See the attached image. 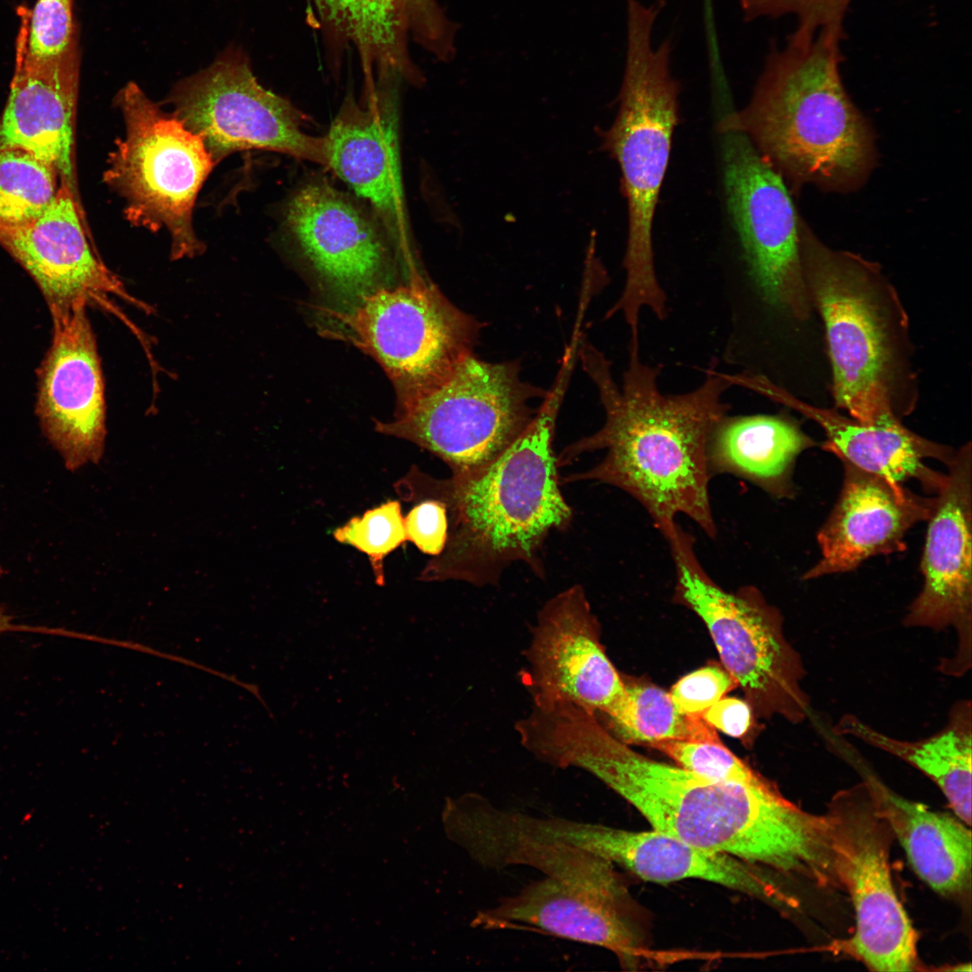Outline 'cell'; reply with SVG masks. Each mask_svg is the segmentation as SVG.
I'll list each match as a JSON object with an SVG mask.
<instances>
[{"instance_id": "44dd1931", "label": "cell", "mask_w": 972, "mask_h": 972, "mask_svg": "<svg viewBox=\"0 0 972 972\" xmlns=\"http://www.w3.org/2000/svg\"><path fill=\"white\" fill-rule=\"evenodd\" d=\"M841 462L842 490L818 531L821 556L803 574L805 580L849 572L870 557L904 551L907 532L926 521L932 508L933 497Z\"/></svg>"}, {"instance_id": "ba28073f", "label": "cell", "mask_w": 972, "mask_h": 972, "mask_svg": "<svg viewBox=\"0 0 972 972\" xmlns=\"http://www.w3.org/2000/svg\"><path fill=\"white\" fill-rule=\"evenodd\" d=\"M542 390L524 382L516 362L491 363L472 354L440 382L398 403L376 431L410 441L440 458L452 475L496 459L527 428Z\"/></svg>"}, {"instance_id": "60d3db41", "label": "cell", "mask_w": 972, "mask_h": 972, "mask_svg": "<svg viewBox=\"0 0 972 972\" xmlns=\"http://www.w3.org/2000/svg\"><path fill=\"white\" fill-rule=\"evenodd\" d=\"M3 573H4V569H3V568H2V566L0 565V577H1L2 575H3Z\"/></svg>"}, {"instance_id": "484cf974", "label": "cell", "mask_w": 972, "mask_h": 972, "mask_svg": "<svg viewBox=\"0 0 972 972\" xmlns=\"http://www.w3.org/2000/svg\"><path fill=\"white\" fill-rule=\"evenodd\" d=\"M916 875L936 893L966 899L971 890V831L947 813L896 794L880 780H864Z\"/></svg>"}, {"instance_id": "4fadbf2b", "label": "cell", "mask_w": 972, "mask_h": 972, "mask_svg": "<svg viewBox=\"0 0 972 972\" xmlns=\"http://www.w3.org/2000/svg\"><path fill=\"white\" fill-rule=\"evenodd\" d=\"M164 104L202 140L215 165L234 152L266 149L326 166L324 137L307 134L298 111L264 88L238 50L181 80Z\"/></svg>"}, {"instance_id": "d6986e66", "label": "cell", "mask_w": 972, "mask_h": 972, "mask_svg": "<svg viewBox=\"0 0 972 972\" xmlns=\"http://www.w3.org/2000/svg\"><path fill=\"white\" fill-rule=\"evenodd\" d=\"M471 925L530 930L602 947L626 966L634 965L647 947L644 916L630 892H589L547 877L477 912Z\"/></svg>"}, {"instance_id": "f1b7e54d", "label": "cell", "mask_w": 972, "mask_h": 972, "mask_svg": "<svg viewBox=\"0 0 972 972\" xmlns=\"http://www.w3.org/2000/svg\"><path fill=\"white\" fill-rule=\"evenodd\" d=\"M325 23L352 41L364 61L383 72L413 76L417 70L405 46V30L392 0H312Z\"/></svg>"}, {"instance_id": "836d02e7", "label": "cell", "mask_w": 972, "mask_h": 972, "mask_svg": "<svg viewBox=\"0 0 972 972\" xmlns=\"http://www.w3.org/2000/svg\"><path fill=\"white\" fill-rule=\"evenodd\" d=\"M854 0H741L744 20L793 15L796 29L816 32L830 30L845 34L844 21Z\"/></svg>"}, {"instance_id": "83f0119b", "label": "cell", "mask_w": 972, "mask_h": 972, "mask_svg": "<svg viewBox=\"0 0 972 972\" xmlns=\"http://www.w3.org/2000/svg\"><path fill=\"white\" fill-rule=\"evenodd\" d=\"M839 733L849 734L911 764L941 790L958 819L971 824L972 727L969 701L954 706L947 724L920 741H903L885 735L857 717L845 716Z\"/></svg>"}, {"instance_id": "e575fe53", "label": "cell", "mask_w": 972, "mask_h": 972, "mask_svg": "<svg viewBox=\"0 0 972 972\" xmlns=\"http://www.w3.org/2000/svg\"><path fill=\"white\" fill-rule=\"evenodd\" d=\"M405 32L438 60L456 54L457 27L436 0H392Z\"/></svg>"}, {"instance_id": "ac0fdd59", "label": "cell", "mask_w": 972, "mask_h": 972, "mask_svg": "<svg viewBox=\"0 0 972 972\" xmlns=\"http://www.w3.org/2000/svg\"><path fill=\"white\" fill-rule=\"evenodd\" d=\"M447 838L482 868L526 866L577 889L608 895L628 890L609 860L558 840L529 832L476 792L448 797L442 811Z\"/></svg>"}, {"instance_id": "277c9868", "label": "cell", "mask_w": 972, "mask_h": 972, "mask_svg": "<svg viewBox=\"0 0 972 972\" xmlns=\"http://www.w3.org/2000/svg\"><path fill=\"white\" fill-rule=\"evenodd\" d=\"M845 36L795 29L770 51L749 104L723 116L718 130L745 135L791 184L836 193L860 187L877 151L871 126L841 76Z\"/></svg>"}, {"instance_id": "4316f807", "label": "cell", "mask_w": 972, "mask_h": 972, "mask_svg": "<svg viewBox=\"0 0 972 972\" xmlns=\"http://www.w3.org/2000/svg\"><path fill=\"white\" fill-rule=\"evenodd\" d=\"M816 443L786 415L729 416L716 425L708 444L710 472L750 482L776 499L792 498L797 457Z\"/></svg>"}, {"instance_id": "7a4b0ae2", "label": "cell", "mask_w": 972, "mask_h": 972, "mask_svg": "<svg viewBox=\"0 0 972 972\" xmlns=\"http://www.w3.org/2000/svg\"><path fill=\"white\" fill-rule=\"evenodd\" d=\"M584 369L594 382L605 412L603 426L567 446L557 465L605 450L604 458L563 482L592 481L616 487L639 502L664 536L684 515L710 538L717 527L709 482L708 444L713 429L728 414L724 400L733 387L711 366L692 391L665 394L658 384L662 365L644 362L640 345H628L627 368L618 387L611 363L590 344L579 346Z\"/></svg>"}, {"instance_id": "ab89813d", "label": "cell", "mask_w": 972, "mask_h": 972, "mask_svg": "<svg viewBox=\"0 0 972 972\" xmlns=\"http://www.w3.org/2000/svg\"><path fill=\"white\" fill-rule=\"evenodd\" d=\"M8 632H32L63 635L65 630L62 628L57 629L15 624L14 623L13 616L6 611L5 608L0 605V634Z\"/></svg>"}, {"instance_id": "e0dca14e", "label": "cell", "mask_w": 972, "mask_h": 972, "mask_svg": "<svg viewBox=\"0 0 972 972\" xmlns=\"http://www.w3.org/2000/svg\"><path fill=\"white\" fill-rule=\"evenodd\" d=\"M86 309L50 313L52 339L37 371L35 413L70 472L97 464L106 436L104 381Z\"/></svg>"}, {"instance_id": "1f68e13d", "label": "cell", "mask_w": 972, "mask_h": 972, "mask_svg": "<svg viewBox=\"0 0 972 972\" xmlns=\"http://www.w3.org/2000/svg\"><path fill=\"white\" fill-rule=\"evenodd\" d=\"M333 537L366 554L375 582L383 585L384 558L407 541L400 501L387 500L352 518L333 531Z\"/></svg>"}, {"instance_id": "8fae6325", "label": "cell", "mask_w": 972, "mask_h": 972, "mask_svg": "<svg viewBox=\"0 0 972 972\" xmlns=\"http://www.w3.org/2000/svg\"><path fill=\"white\" fill-rule=\"evenodd\" d=\"M825 814L836 877L855 914L854 934L842 950L872 971L921 970L918 935L891 875L895 836L867 783L834 794Z\"/></svg>"}, {"instance_id": "d6a6232c", "label": "cell", "mask_w": 972, "mask_h": 972, "mask_svg": "<svg viewBox=\"0 0 972 972\" xmlns=\"http://www.w3.org/2000/svg\"><path fill=\"white\" fill-rule=\"evenodd\" d=\"M652 747L668 755L678 766L710 779L754 787L770 784L721 742L664 741Z\"/></svg>"}, {"instance_id": "d590c367", "label": "cell", "mask_w": 972, "mask_h": 972, "mask_svg": "<svg viewBox=\"0 0 972 972\" xmlns=\"http://www.w3.org/2000/svg\"><path fill=\"white\" fill-rule=\"evenodd\" d=\"M76 41L72 0H37L27 13V50L36 58L65 53Z\"/></svg>"}, {"instance_id": "8d00e7d4", "label": "cell", "mask_w": 972, "mask_h": 972, "mask_svg": "<svg viewBox=\"0 0 972 972\" xmlns=\"http://www.w3.org/2000/svg\"><path fill=\"white\" fill-rule=\"evenodd\" d=\"M736 684L726 670L706 666L681 678L670 695L680 712L701 716Z\"/></svg>"}, {"instance_id": "ffe728a7", "label": "cell", "mask_w": 972, "mask_h": 972, "mask_svg": "<svg viewBox=\"0 0 972 972\" xmlns=\"http://www.w3.org/2000/svg\"><path fill=\"white\" fill-rule=\"evenodd\" d=\"M14 73L0 121V148L29 151L52 166L77 196L74 164L79 82L76 41L63 54L36 58L27 50V13L20 8Z\"/></svg>"}, {"instance_id": "9c48e42d", "label": "cell", "mask_w": 972, "mask_h": 972, "mask_svg": "<svg viewBox=\"0 0 972 972\" xmlns=\"http://www.w3.org/2000/svg\"><path fill=\"white\" fill-rule=\"evenodd\" d=\"M125 137L111 153L104 181L122 196L124 215L137 227L163 228L171 238V259L193 258L204 244L193 228L198 193L215 166L202 140L172 113H166L130 82L115 96Z\"/></svg>"}, {"instance_id": "74e56055", "label": "cell", "mask_w": 972, "mask_h": 972, "mask_svg": "<svg viewBox=\"0 0 972 972\" xmlns=\"http://www.w3.org/2000/svg\"><path fill=\"white\" fill-rule=\"evenodd\" d=\"M407 541L421 553L440 554L448 537V513L446 505L435 499L419 500L404 518Z\"/></svg>"}, {"instance_id": "4dcf8cb0", "label": "cell", "mask_w": 972, "mask_h": 972, "mask_svg": "<svg viewBox=\"0 0 972 972\" xmlns=\"http://www.w3.org/2000/svg\"><path fill=\"white\" fill-rule=\"evenodd\" d=\"M61 184L56 169L32 153L0 148V228H17L39 217Z\"/></svg>"}, {"instance_id": "7402d4cb", "label": "cell", "mask_w": 972, "mask_h": 972, "mask_svg": "<svg viewBox=\"0 0 972 972\" xmlns=\"http://www.w3.org/2000/svg\"><path fill=\"white\" fill-rule=\"evenodd\" d=\"M284 223L311 266L341 295L357 300L374 289L385 271L387 250L375 225L324 182L297 191Z\"/></svg>"}, {"instance_id": "9a60e30c", "label": "cell", "mask_w": 972, "mask_h": 972, "mask_svg": "<svg viewBox=\"0 0 972 972\" xmlns=\"http://www.w3.org/2000/svg\"><path fill=\"white\" fill-rule=\"evenodd\" d=\"M933 497L921 559L922 586L904 618L908 627H953L958 646L941 670L952 675L971 665L972 453L968 442L946 465Z\"/></svg>"}, {"instance_id": "3957f363", "label": "cell", "mask_w": 972, "mask_h": 972, "mask_svg": "<svg viewBox=\"0 0 972 972\" xmlns=\"http://www.w3.org/2000/svg\"><path fill=\"white\" fill-rule=\"evenodd\" d=\"M574 363L563 356L530 424L492 462L446 479L412 468L398 482L396 490L405 500L435 499L447 508L446 544L424 567L419 580L496 585L516 562L544 576V544L551 533L567 529L573 518L560 489L554 439Z\"/></svg>"}, {"instance_id": "8992f818", "label": "cell", "mask_w": 972, "mask_h": 972, "mask_svg": "<svg viewBox=\"0 0 972 972\" xmlns=\"http://www.w3.org/2000/svg\"><path fill=\"white\" fill-rule=\"evenodd\" d=\"M626 1V52L618 112L603 132L602 144L620 168L628 215L625 285L613 310L637 322L643 310L657 319L668 313L655 268L652 225L678 123L680 86L670 71V40L656 48L652 42L663 2Z\"/></svg>"}, {"instance_id": "5bb4252c", "label": "cell", "mask_w": 972, "mask_h": 972, "mask_svg": "<svg viewBox=\"0 0 972 972\" xmlns=\"http://www.w3.org/2000/svg\"><path fill=\"white\" fill-rule=\"evenodd\" d=\"M0 244L37 284L50 313L80 305L98 308L123 322L148 350V338L114 298L147 314L154 309L129 292L104 264L86 231L78 196L68 186L61 184L52 202L32 221L0 228Z\"/></svg>"}, {"instance_id": "52a82bcc", "label": "cell", "mask_w": 972, "mask_h": 972, "mask_svg": "<svg viewBox=\"0 0 972 972\" xmlns=\"http://www.w3.org/2000/svg\"><path fill=\"white\" fill-rule=\"evenodd\" d=\"M718 130L726 205L741 266L724 288L729 316L725 347L744 355L766 314L805 321L813 310L800 255L802 219L784 178L745 135Z\"/></svg>"}, {"instance_id": "f546056e", "label": "cell", "mask_w": 972, "mask_h": 972, "mask_svg": "<svg viewBox=\"0 0 972 972\" xmlns=\"http://www.w3.org/2000/svg\"><path fill=\"white\" fill-rule=\"evenodd\" d=\"M604 716L608 728L624 742L652 745L664 741L721 742L702 716L687 715L674 705L670 693L652 685L625 684V696Z\"/></svg>"}, {"instance_id": "2e32d148", "label": "cell", "mask_w": 972, "mask_h": 972, "mask_svg": "<svg viewBox=\"0 0 972 972\" xmlns=\"http://www.w3.org/2000/svg\"><path fill=\"white\" fill-rule=\"evenodd\" d=\"M599 625L581 585L574 584L540 608L524 651V684L532 705H575L608 714L625 696V682L608 657Z\"/></svg>"}, {"instance_id": "d4e9b609", "label": "cell", "mask_w": 972, "mask_h": 972, "mask_svg": "<svg viewBox=\"0 0 972 972\" xmlns=\"http://www.w3.org/2000/svg\"><path fill=\"white\" fill-rule=\"evenodd\" d=\"M379 94L365 107L346 103L324 137L326 166L372 204L387 232L405 248L394 108L389 94Z\"/></svg>"}, {"instance_id": "603a6c76", "label": "cell", "mask_w": 972, "mask_h": 972, "mask_svg": "<svg viewBox=\"0 0 972 972\" xmlns=\"http://www.w3.org/2000/svg\"><path fill=\"white\" fill-rule=\"evenodd\" d=\"M733 382L815 422L826 436L822 448L841 461L898 483L914 480L931 494L944 482L946 474L931 469L925 460L936 459L947 465L956 450L921 436L893 415L864 423L835 409L806 402L762 375L737 373Z\"/></svg>"}, {"instance_id": "f35d334b", "label": "cell", "mask_w": 972, "mask_h": 972, "mask_svg": "<svg viewBox=\"0 0 972 972\" xmlns=\"http://www.w3.org/2000/svg\"><path fill=\"white\" fill-rule=\"evenodd\" d=\"M701 716L712 727L733 737L743 735L752 722L750 706L735 698H722Z\"/></svg>"}, {"instance_id": "5b68a950", "label": "cell", "mask_w": 972, "mask_h": 972, "mask_svg": "<svg viewBox=\"0 0 972 972\" xmlns=\"http://www.w3.org/2000/svg\"><path fill=\"white\" fill-rule=\"evenodd\" d=\"M800 255L810 304L824 328L835 407L864 423L913 413L919 382L909 316L880 266L832 248L803 219Z\"/></svg>"}, {"instance_id": "7c38bea8", "label": "cell", "mask_w": 972, "mask_h": 972, "mask_svg": "<svg viewBox=\"0 0 972 972\" xmlns=\"http://www.w3.org/2000/svg\"><path fill=\"white\" fill-rule=\"evenodd\" d=\"M356 302L339 318L385 371L399 403L435 386L473 354L480 323L419 275L374 289Z\"/></svg>"}, {"instance_id": "6da1fadb", "label": "cell", "mask_w": 972, "mask_h": 972, "mask_svg": "<svg viewBox=\"0 0 972 972\" xmlns=\"http://www.w3.org/2000/svg\"><path fill=\"white\" fill-rule=\"evenodd\" d=\"M567 761L634 806L654 830L695 847L838 888L827 814L803 810L773 784L718 781L638 753L598 720L583 724Z\"/></svg>"}, {"instance_id": "30bf717a", "label": "cell", "mask_w": 972, "mask_h": 972, "mask_svg": "<svg viewBox=\"0 0 972 972\" xmlns=\"http://www.w3.org/2000/svg\"><path fill=\"white\" fill-rule=\"evenodd\" d=\"M664 538L676 598L706 624L725 670L763 714L804 720L810 707L802 687L806 670L783 634L778 611L755 588L732 593L717 585L696 555L695 538L678 523Z\"/></svg>"}, {"instance_id": "cb8c5ba5", "label": "cell", "mask_w": 972, "mask_h": 972, "mask_svg": "<svg viewBox=\"0 0 972 972\" xmlns=\"http://www.w3.org/2000/svg\"><path fill=\"white\" fill-rule=\"evenodd\" d=\"M565 839L640 878L655 883L701 879L776 906L788 903L764 868L735 857L706 850L665 832H634L572 820Z\"/></svg>"}]
</instances>
